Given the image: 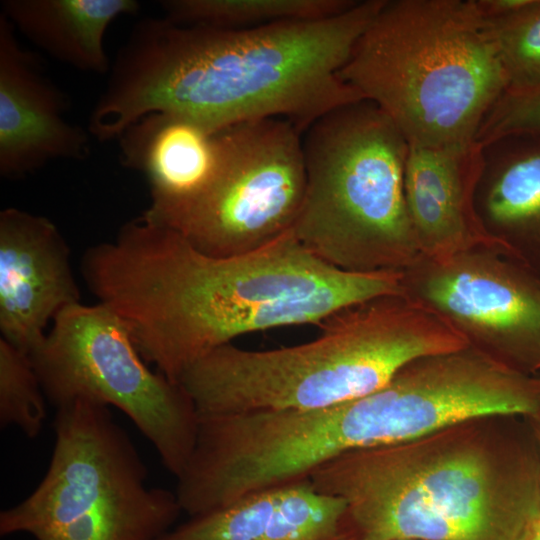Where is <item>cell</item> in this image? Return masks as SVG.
Wrapping results in <instances>:
<instances>
[{"label":"cell","mask_w":540,"mask_h":540,"mask_svg":"<svg viewBox=\"0 0 540 540\" xmlns=\"http://www.w3.org/2000/svg\"><path fill=\"white\" fill-rule=\"evenodd\" d=\"M307 343L252 351L226 344L179 383L199 415L312 410L368 395L408 362L470 345L419 298L386 295L343 308Z\"/></svg>","instance_id":"cell-4"},{"label":"cell","mask_w":540,"mask_h":540,"mask_svg":"<svg viewBox=\"0 0 540 540\" xmlns=\"http://www.w3.org/2000/svg\"><path fill=\"white\" fill-rule=\"evenodd\" d=\"M80 272L97 302L125 321L144 360L175 383L241 335L318 325L348 306L403 292L400 272L337 269L292 229L252 252L217 257L143 215L90 246Z\"/></svg>","instance_id":"cell-1"},{"label":"cell","mask_w":540,"mask_h":540,"mask_svg":"<svg viewBox=\"0 0 540 540\" xmlns=\"http://www.w3.org/2000/svg\"><path fill=\"white\" fill-rule=\"evenodd\" d=\"M182 508L176 493L141 488L113 497L39 540H156Z\"/></svg>","instance_id":"cell-17"},{"label":"cell","mask_w":540,"mask_h":540,"mask_svg":"<svg viewBox=\"0 0 540 540\" xmlns=\"http://www.w3.org/2000/svg\"><path fill=\"white\" fill-rule=\"evenodd\" d=\"M405 540H417V539H405Z\"/></svg>","instance_id":"cell-24"},{"label":"cell","mask_w":540,"mask_h":540,"mask_svg":"<svg viewBox=\"0 0 540 540\" xmlns=\"http://www.w3.org/2000/svg\"><path fill=\"white\" fill-rule=\"evenodd\" d=\"M30 354L48 402L87 399L124 412L178 478L195 447L199 414L180 383L153 372L125 321L102 303L66 307Z\"/></svg>","instance_id":"cell-7"},{"label":"cell","mask_w":540,"mask_h":540,"mask_svg":"<svg viewBox=\"0 0 540 540\" xmlns=\"http://www.w3.org/2000/svg\"><path fill=\"white\" fill-rule=\"evenodd\" d=\"M156 540H351L345 501L309 479L189 517Z\"/></svg>","instance_id":"cell-15"},{"label":"cell","mask_w":540,"mask_h":540,"mask_svg":"<svg viewBox=\"0 0 540 540\" xmlns=\"http://www.w3.org/2000/svg\"><path fill=\"white\" fill-rule=\"evenodd\" d=\"M385 1H357L328 18L254 28L144 18L111 65L91 125L108 141L152 113L213 131L282 118L304 133L329 111L364 100L340 71Z\"/></svg>","instance_id":"cell-2"},{"label":"cell","mask_w":540,"mask_h":540,"mask_svg":"<svg viewBox=\"0 0 540 540\" xmlns=\"http://www.w3.org/2000/svg\"><path fill=\"white\" fill-rule=\"evenodd\" d=\"M305 193L292 227L337 269L408 271L423 259L404 191L408 143L367 100L335 108L302 136Z\"/></svg>","instance_id":"cell-6"},{"label":"cell","mask_w":540,"mask_h":540,"mask_svg":"<svg viewBox=\"0 0 540 540\" xmlns=\"http://www.w3.org/2000/svg\"><path fill=\"white\" fill-rule=\"evenodd\" d=\"M46 400L30 355L0 338L1 426L37 437L47 415Z\"/></svg>","instance_id":"cell-20"},{"label":"cell","mask_w":540,"mask_h":540,"mask_svg":"<svg viewBox=\"0 0 540 540\" xmlns=\"http://www.w3.org/2000/svg\"><path fill=\"white\" fill-rule=\"evenodd\" d=\"M354 0H164V17L180 25L254 28L340 14Z\"/></svg>","instance_id":"cell-19"},{"label":"cell","mask_w":540,"mask_h":540,"mask_svg":"<svg viewBox=\"0 0 540 540\" xmlns=\"http://www.w3.org/2000/svg\"><path fill=\"white\" fill-rule=\"evenodd\" d=\"M485 198L488 219L504 232L540 241V135L511 137Z\"/></svg>","instance_id":"cell-18"},{"label":"cell","mask_w":540,"mask_h":540,"mask_svg":"<svg viewBox=\"0 0 540 540\" xmlns=\"http://www.w3.org/2000/svg\"><path fill=\"white\" fill-rule=\"evenodd\" d=\"M484 148L408 145L405 199L423 259L443 261L471 251L520 260L519 250L485 225L475 207L484 174Z\"/></svg>","instance_id":"cell-11"},{"label":"cell","mask_w":540,"mask_h":540,"mask_svg":"<svg viewBox=\"0 0 540 540\" xmlns=\"http://www.w3.org/2000/svg\"><path fill=\"white\" fill-rule=\"evenodd\" d=\"M465 424L343 454L308 479L345 501L351 540H523L540 516V470Z\"/></svg>","instance_id":"cell-3"},{"label":"cell","mask_w":540,"mask_h":540,"mask_svg":"<svg viewBox=\"0 0 540 540\" xmlns=\"http://www.w3.org/2000/svg\"><path fill=\"white\" fill-rule=\"evenodd\" d=\"M49 468L24 500L1 511L0 535L39 540L105 501L145 485L147 468L109 406L77 399L56 409Z\"/></svg>","instance_id":"cell-10"},{"label":"cell","mask_w":540,"mask_h":540,"mask_svg":"<svg viewBox=\"0 0 540 540\" xmlns=\"http://www.w3.org/2000/svg\"><path fill=\"white\" fill-rule=\"evenodd\" d=\"M523 540H540V517L529 527Z\"/></svg>","instance_id":"cell-23"},{"label":"cell","mask_w":540,"mask_h":540,"mask_svg":"<svg viewBox=\"0 0 540 540\" xmlns=\"http://www.w3.org/2000/svg\"><path fill=\"white\" fill-rule=\"evenodd\" d=\"M69 100L0 13V175L16 180L54 160L89 155L88 130L67 119Z\"/></svg>","instance_id":"cell-13"},{"label":"cell","mask_w":540,"mask_h":540,"mask_svg":"<svg viewBox=\"0 0 540 540\" xmlns=\"http://www.w3.org/2000/svg\"><path fill=\"white\" fill-rule=\"evenodd\" d=\"M123 166L145 175L151 201L142 214L168 225L215 179L222 161L220 130L166 113L148 114L118 138Z\"/></svg>","instance_id":"cell-14"},{"label":"cell","mask_w":540,"mask_h":540,"mask_svg":"<svg viewBox=\"0 0 540 540\" xmlns=\"http://www.w3.org/2000/svg\"><path fill=\"white\" fill-rule=\"evenodd\" d=\"M222 161L208 189L167 226L217 257L257 250L291 230L305 193L303 133L282 118L220 130Z\"/></svg>","instance_id":"cell-8"},{"label":"cell","mask_w":540,"mask_h":540,"mask_svg":"<svg viewBox=\"0 0 540 540\" xmlns=\"http://www.w3.org/2000/svg\"><path fill=\"white\" fill-rule=\"evenodd\" d=\"M81 302L71 251L47 217L15 207L0 212V334L31 354L46 328Z\"/></svg>","instance_id":"cell-12"},{"label":"cell","mask_w":540,"mask_h":540,"mask_svg":"<svg viewBox=\"0 0 540 540\" xmlns=\"http://www.w3.org/2000/svg\"><path fill=\"white\" fill-rule=\"evenodd\" d=\"M1 14L37 48L82 72L109 73L105 33L119 17L138 13L136 0H4Z\"/></svg>","instance_id":"cell-16"},{"label":"cell","mask_w":540,"mask_h":540,"mask_svg":"<svg viewBox=\"0 0 540 540\" xmlns=\"http://www.w3.org/2000/svg\"><path fill=\"white\" fill-rule=\"evenodd\" d=\"M340 77L422 147L476 142L508 88L475 0H386Z\"/></svg>","instance_id":"cell-5"},{"label":"cell","mask_w":540,"mask_h":540,"mask_svg":"<svg viewBox=\"0 0 540 540\" xmlns=\"http://www.w3.org/2000/svg\"><path fill=\"white\" fill-rule=\"evenodd\" d=\"M405 273L409 293L471 345L526 374L540 371V280L513 259L471 251L422 259Z\"/></svg>","instance_id":"cell-9"},{"label":"cell","mask_w":540,"mask_h":540,"mask_svg":"<svg viewBox=\"0 0 540 540\" xmlns=\"http://www.w3.org/2000/svg\"><path fill=\"white\" fill-rule=\"evenodd\" d=\"M511 90L540 87V0L518 13L486 21Z\"/></svg>","instance_id":"cell-21"},{"label":"cell","mask_w":540,"mask_h":540,"mask_svg":"<svg viewBox=\"0 0 540 540\" xmlns=\"http://www.w3.org/2000/svg\"><path fill=\"white\" fill-rule=\"evenodd\" d=\"M522 135H540V87L506 89L485 117L476 141L486 148Z\"/></svg>","instance_id":"cell-22"}]
</instances>
